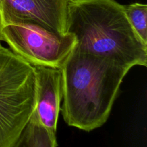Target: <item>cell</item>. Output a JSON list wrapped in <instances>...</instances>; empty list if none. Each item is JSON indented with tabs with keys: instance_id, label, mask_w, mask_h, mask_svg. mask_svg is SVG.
I'll use <instances>...</instances> for the list:
<instances>
[{
	"instance_id": "obj_1",
	"label": "cell",
	"mask_w": 147,
	"mask_h": 147,
	"mask_svg": "<svg viewBox=\"0 0 147 147\" xmlns=\"http://www.w3.org/2000/svg\"><path fill=\"white\" fill-rule=\"evenodd\" d=\"M130 69L109 57L72 50L60 68L65 123L87 132L103 126Z\"/></svg>"
},
{
	"instance_id": "obj_2",
	"label": "cell",
	"mask_w": 147,
	"mask_h": 147,
	"mask_svg": "<svg viewBox=\"0 0 147 147\" xmlns=\"http://www.w3.org/2000/svg\"><path fill=\"white\" fill-rule=\"evenodd\" d=\"M67 32L76 37V51L131 68L146 66L147 45L131 25L123 5L115 0H69Z\"/></svg>"
},
{
	"instance_id": "obj_3",
	"label": "cell",
	"mask_w": 147,
	"mask_h": 147,
	"mask_svg": "<svg viewBox=\"0 0 147 147\" xmlns=\"http://www.w3.org/2000/svg\"><path fill=\"white\" fill-rule=\"evenodd\" d=\"M32 65L0 41V147H13L36 106Z\"/></svg>"
},
{
	"instance_id": "obj_4",
	"label": "cell",
	"mask_w": 147,
	"mask_h": 147,
	"mask_svg": "<svg viewBox=\"0 0 147 147\" xmlns=\"http://www.w3.org/2000/svg\"><path fill=\"white\" fill-rule=\"evenodd\" d=\"M1 41L32 66L61 68L76 43L71 33L57 34L32 23L3 26Z\"/></svg>"
},
{
	"instance_id": "obj_5",
	"label": "cell",
	"mask_w": 147,
	"mask_h": 147,
	"mask_svg": "<svg viewBox=\"0 0 147 147\" xmlns=\"http://www.w3.org/2000/svg\"><path fill=\"white\" fill-rule=\"evenodd\" d=\"M69 0H0L3 26L32 23L50 32L67 33Z\"/></svg>"
},
{
	"instance_id": "obj_6",
	"label": "cell",
	"mask_w": 147,
	"mask_h": 147,
	"mask_svg": "<svg viewBox=\"0 0 147 147\" xmlns=\"http://www.w3.org/2000/svg\"><path fill=\"white\" fill-rule=\"evenodd\" d=\"M35 71V111L42 124L56 134L62 98V74L60 68L33 66Z\"/></svg>"
},
{
	"instance_id": "obj_7",
	"label": "cell",
	"mask_w": 147,
	"mask_h": 147,
	"mask_svg": "<svg viewBox=\"0 0 147 147\" xmlns=\"http://www.w3.org/2000/svg\"><path fill=\"white\" fill-rule=\"evenodd\" d=\"M123 8L131 27L143 42L147 45V5L136 2L123 5Z\"/></svg>"
},
{
	"instance_id": "obj_8",
	"label": "cell",
	"mask_w": 147,
	"mask_h": 147,
	"mask_svg": "<svg viewBox=\"0 0 147 147\" xmlns=\"http://www.w3.org/2000/svg\"><path fill=\"white\" fill-rule=\"evenodd\" d=\"M33 147H57L56 134L50 133L41 123L34 109L28 121Z\"/></svg>"
},
{
	"instance_id": "obj_9",
	"label": "cell",
	"mask_w": 147,
	"mask_h": 147,
	"mask_svg": "<svg viewBox=\"0 0 147 147\" xmlns=\"http://www.w3.org/2000/svg\"><path fill=\"white\" fill-rule=\"evenodd\" d=\"M13 147H33L31 129H30L29 123H27L20 138Z\"/></svg>"
},
{
	"instance_id": "obj_10",
	"label": "cell",
	"mask_w": 147,
	"mask_h": 147,
	"mask_svg": "<svg viewBox=\"0 0 147 147\" xmlns=\"http://www.w3.org/2000/svg\"><path fill=\"white\" fill-rule=\"evenodd\" d=\"M2 27H3V24H2V21H1V16H0V41H1V30H2Z\"/></svg>"
}]
</instances>
